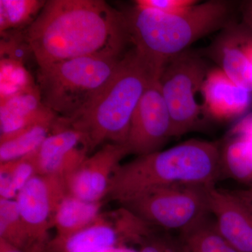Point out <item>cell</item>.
<instances>
[{
    "label": "cell",
    "instance_id": "cell-1",
    "mask_svg": "<svg viewBox=\"0 0 252 252\" xmlns=\"http://www.w3.org/2000/svg\"><path fill=\"white\" fill-rule=\"evenodd\" d=\"M39 67L79 58L121 57L130 42L125 14L102 0H49L23 31Z\"/></svg>",
    "mask_w": 252,
    "mask_h": 252
},
{
    "label": "cell",
    "instance_id": "cell-2",
    "mask_svg": "<svg viewBox=\"0 0 252 252\" xmlns=\"http://www.w3.org/2000/svg\"><path fill=\"white\" fill-rule=\"evenodd\" d=\"M222 175L220 144L192 139L119 165L106 198L123 205L145 192L164 186H216Z\"/></svg>",
    "mask_w": 252,
    "mask_h": 252
},
{
    "label": "cell",
    "instance_id": "cell-3",
    "mask_svg": "<svg viewBox=\"0 0 252 252\" xmlns=\"http://www.w3.org/2000/svg\"><path fill=\"white\" fill-rule=\"evenodd\" d=\"M233 3L210 0L179 14H167L135 5L125 14L130 42L160 77L169 60L200 38L233 23Z\"/></svg>",
    "mask_w": 252,
    "mask_h": 252
},
{
    "label": "cell",
    "instance_id": "cell-4",
    "mask_svg": "<svg viewBox=\"0 0 252 252\" xmlns=\"http://www.w3.org/2000/svg\"><path fill=\"white\" fill-rule=\"evenodd\" d=\"M154 79L158 76L135 47L124 54L115 76L94 105L69 120L84 134L90 152L104 142L126 144L136 107Z\"/></svg>",
    "mask_w": 252,
    "mask_h": 252
},
{
    "label": "cell",
    "instance_id": "cell-5",
    "mask_svg": "<svg viewBox=\"0 0 252 252\" xmlns=\"http://www.w3.org/2000/svg\"><path fill=\"white\" fill-rule=\"evenodd\" d=\"M124 56L79 58L39 67L36 84L43 104L59 117L78 119L108 86Z\"/></svg>",
    "mask_w": 252,
    "mask_h": 252
},
{
    "label": "cell",
    "instance_id": "cell-6",
    "mask_svg": "<svg viewBox=\"0 0 252 252\" xmlns=\"http://www.w3.org/2000/svg\"><path fill=\"white\" fill-rule=\"evenodd\" d=\"M211 187L194 184L164 186L145 192L123 206L150 226L181 233L210 215L208 192Z\"/></svg>",
    "mask_w": 252,
    "mask_h": 252
},
{
    "label": "cell",
    "instance_id": "cell-7",
    "mask_svg": "<svg viewBox=\"0 0 252 252\" xmlns=\"http://www.w3.org/2000/svg\"><path fill=\"white\" fill-rule=\"evenodd\" d=\"M209 70L200 54L189 50L169 60L162 68L159 83L171 119V137L194 130L200 124L203 106L196 94Z\"/></svg>",
    "mask_w": 252,
    "mask_h": 252
},
{
    "label": "cell",
    "instance_id": "cell-8",
    "mask_svg": "<svg viewBox=\"0 0 252 252\" xmlns=\"http://www.w3.org/2000/svg\"><path fill=\"white\" fill-rule=\"evenodd\" d=\"M67 193L64 177L41 175L32 177L18 193L16 200L33 252H48V232L54 227L58 207Z\"/></svg>",
    "mask_w": 252,
    "mask_h": 252
},
{
    "label": "cell",
    "instance_id": "cell-9",
    "mask_svg": "<svg viewBox=\"0 0 252 252\" xmlns=\"http://www.w3.org/2000/svg\"><path fill=\"white\" fill-rule=\"evenodd\" d=\"M171 137V119L158 79L152 81L136 107L126 142L137 157L161 150Z\"/></svg>",
    "mask_w": 252,
    "mask_h": 252
},
{
    "label": "cell",
    "instance_id": "cell-10",
    "mask_svg": "<svg viewBox=\"0 0 252 252\" xmlns=\"http://www.w3.org/2000/svg\"><path fill=\"white\" fill-rule=\"evenodd\" d=\"M128 154L126 144H104L64 177L67 193L86 201H102L114 172Z\"/></svg>",
    "mask_w": 252,
    "mask_h": 252
},
{
    "label": "cell",
    "instance_id": "cell-11",
    "mask_svg": "<svg viewBox=\"0 0 252 252\" xmlns=\"http://www.w3.org/2000/svg\"><path fill=\"white\" fill-rule=\"evenodd\" d=\"M144 225L138 217L124 207L120 220L115 223L100 216L92 224L61 241H52L48 251L52 252H99L121 246L124 241H137Z\"/></svg>",
    "mask_w": 252,
    "mask_h": 252
},
{
    "label": "cell",
    "instance_id": "cell-12",
    "mask_svg": "<svg viewBox=\"0 0 252 252\" xmlns=\"http://www.w3.org/2000/svg\"><path fill=\"white\" fill-rule=\"evenodd\" d=\"M89 152L84 134L67 119L58 117L52 130L36 150L38 175L65 177Z\"/></svg>",
    "mask_w": 252,
    "mask_h": 252
},
{
    "label": "cell",
    "instance_id": "cell-13",
    "mask_svg": "<svg viewBox=\"0 0 252 252\" xmlns=\"http://www.w3.org/2000/svg\"><path fill=\"white\" fill-rule=\"evenodd\" d=\"M209 209L217 230L238 252H252V216L231 190L209 189Z\"/></svg>",
    "mask_w": 252,
    "mask_h": 252
},
{
    "label": "cell",
    "instance_id": "cell-14",
    "mask_svg": "<svg viewBox=\"0 0 252 252\" xmlns=\"http://www.w3.org/2000/svg\"><path fill=\"white\" fill-rule=\"evenodd\" d=\"M220 31L206 49L207 56L237 85L252 93V67L248 54L252 38L234 23Z\"/></svg>",
    "mask_w": 252,
    "mask_h": 252
},
{
    "label": "cell",
    "instance_id": "cell-15",
    "mask_svg": "<svg viewBox=\"0 0 252 252\" xmlns=\"http://www.w3.org/2000/svg\"><path fill=\"white\" fill-rule=\"evenodd\" d=\"M201 94L203 111L220 120L243 114L251 103L252 93L237 85L220 68L209 70Z\"/></svg>",
    "mask_w": 252,
    "mask_h": 252
},
{
    "label": "cell",
    "instance_id": "cell-16",
    "mask_svg": "<svg viewBox=\"0 0 252 252\" xmlns=\"http://www.w3.org/2000/svg\"><path fill=\"white\" fill-rule=\"evenodd\" d=\"M37 86L0 104V142L26 129L48 110Z\"/></svg>",
    "mask_w": 252,
    "mask_h": 252
},
{
    "label": "cell",
    "instance_id": "cell-17",
    "mask_svg": "<svg viewBox=\"0 0 252 252\" xmlns=\"http://www.w3.org/2000/svg\"><path fill=\"white\" fill-rule=\"evenodd\" d=\"M102 205V201H86L67 193L55 215L54 241L64 240L92 224L100 216Z\"/></svg>",
    "mask_w": 252,
    "mask_h": 252
},
{
    "label": "cell",
    "instance_id": "cell-18",
    "mask_svg": "<svg viewBox=\"0 0 252 252\" xmlns=\"http://www.w3.org/2000/svg\"><path fill=\"white\" fill-rule=\"evenodd\" d=\"M57 118L49 109L19 133L0 142V164L18 160L37 150L52 130Z\"/></svg>",
    "mask_w": 252,
    "mask_h": 252
},
{
    "label": "cell",
    "instance_id": "cell-19",
    "mask_svg": "<svg viewBox=\"0 0 252 252\" xmlns=\"http://www.w3.org/2000/svg\"><path fill=\"white\" fill-rule=\"evenodd\" d=\"M179 237L187 252H238L220 234L211 214Z\"/></svg>",
    "mask_w": 252,
    "mask_h": 252
},
{
    "label": "cell",
    "instance_id": "cell-20",
    "mask_svg": "<svg viewBox=\"0 0 252 252\" xmlns=\"http://www.w3.org/2000/svg\"><path fill=\"white\" fill-rule=\"evenodd\" d=\"M36 152L18 160L0 164V199L16 200L21 189L38 175Z\"/></svg>",
    "mask_w": 252,
    "mask_h": 252
},
{
    "label": "cell",
    "instance_id": "cell-21",
    "mask_svg": "<svg viewBox=\"0 0 252 252\" xmlns=\"http://www.w3.org/2000/svg\"><path fill=\"white\" fill-rule=\"evenodd\" d=\"M0 239L25 252H33L32 244L16 200L0 199Z\"/></svg>",
    "mask_w": 252,
    "mask_h": 252
},
{
    "label": "cell",
    "instance_id": "cell-22",
    "mask_svg": "<svg viewBox=\"0 0 252 252\" xmlns=\"http://www.w3.org/2000/svg\"><path fill=\"white\" fill-rule=\"evenodd\" d=\"M46 1L0 0V32L26 29L35 21Z\"/></svg>",
    "mask_w": 252,
    "mask_h": 252
},
{
    "label": "cell",
    "instance_id": "cell-23",
    "mask_svg": "<svg viewBox=\"0 0 252 252\" xmlns=\"http://www.w3.org/2000/svg\"><path fill=\"white\" fill-rule=\"evenodd\" d=\"M35 86L26 64L14 60H0V103Z\"/></svg>",
    "mask_w": 252,
    "mask_h": 252
},
{
    "label": "cell",
    "instance_id": "cell-24",
    "mask_svg": "<svg viewBox=\"0 0 252 252\" xmlns=\"http://www.w3.org/2000/svg\"><path fill=\"white\" fill-rule=\"evenodd\" d=\"M1 59L14 60L26 64L28 56L31 54L33 56L23 31L4 32H1Z\"/></svg>",
    "mask_w": 252,
    "mask_h": 252
},
{
    "label": "cell",
    "instance_id": "cell-25",
    "mask_svg": "<svg viewBox=\"0 0 252 252\" xmlns=\"http://www.w3.org/2000/svg\"><path fill=\"white\" fill-rule=\"evenodd\" d=\"M138 252H187L180 237L152 234L140 244Z\"/></svg>",
    "mask_w": 252,
    "mask_h": 252
},
{
    "label": "cell",
    "instance_id": "cell-26",
    "mask_svg": "<svg viewBox=\"0 0 252 252\" xmlns=\"http://www.w3.org/2000/svg\"><path fill=\"white\" fill-rule=\"evenodd\" d=\"M198 3V1L195 0H137L134 1L136 6L167 14L184 12Z\"/></svg>",
    "mask_w": 252,
    "mask_h": 252
},
{
    "label": "cell",
    "instance_id": "cell-27",
    "mask_svg": "<svg viewBox=\"0 0 252 252\" xmlns=\"http://www.w3.org/2000/svg\"><path fill=\"white\" fill-rule=\"evenodd\" d=\"M235 197L240 200L245 208L248 210L252 216V187L240 189V190H231Z\"/></svg>",
    "mask_w": 252,
    "mask_h": 252
},
{
    "label": "cell",
    "instance_id": "cell-28",
    "mask_svg": "<svg viewBox=\"0 0 252 252\" xmlns=\"http://www.w3.org/2000/svg\"><path fill=\"white\" fill-rule=\"evenodd\" d=\"M0 252H25L11 244L5 241L3 239H0Z\"/></svg>",
    "mask_w": 252,
    "mask_h": 252
},
{
    "label": "cell",
    "instance_id": "cell-29",
    "mask_svg": "<svg viewBox=\"0 0 252 252\" xmlns=\"http://www.w3.org/2000/svg\"><path fill=\"white\" fill-rule=\"evenodd\" d=\"M243 14L246 22L252 27V2L245 4V7L243 8Z\"/></svg>",
    "mask_w": 252,
    "mask_h": 252
},
{
    "label": "cell",
    "instance_id": "cell-30",
    "mask_svg": "<svg viewBox=\"0 0 252 252\" xmlns=\"http://www.w3.org/2000/svg\"><path fill=\"white\" fill-rule=\"evenodd\" d=\"M99 252H138V251H135V250L125 248L121 245V246L113 247V248H108Z\"/></svg>",
    "mask_w": 252,
    "mask_h": 252
},
{
    "label": "cell",
    "instance_id": "cell-31",
    "mask_svg": "<svg viewBox=\"0 0 252 252\" xmlns=\"http://www.w3.org/2000/svg\"><path fill=\"white\" fill-rule=\"evenodd\" d=\"M248 54L252 67V38L250 39V42H249L248 45Z\"/></svg>",
    "mask_w": 252,
    "mask_h": 252
}]
</instances>
